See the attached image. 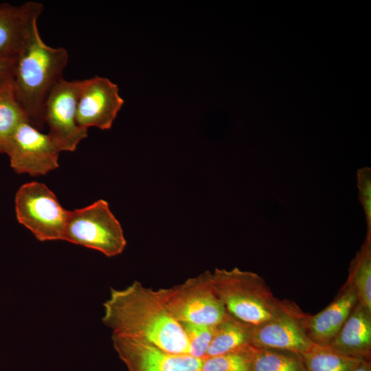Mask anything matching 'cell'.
Masks as SVG:
<instances>
[{
	"label": "cell",
	"instance_id": "6da1fadb",
	"mask_svg": "<svg viewBox=\"0 0 371 371\" xmlns=\"http://www.w3.org/2000/svg\"><path fill=\"white\" fill-rule=\"evenodd\" d=\"M103 306L102 322L112 335L141 339L170 353L188 355L183 328L164 308L156 290L134 281L124 289H111Z\"/></svg>",
	"mask_w": 371,
	"mask_h": 371
},
{
	"label": "cell",
	"instance_id": "7a4b0ae2",
	"mask_svg": "<svg viewBox=\"0 0 371 371\" xmlns=\"http://www.w3.org/2000/svg\"><path fill=\"white\" fill-rule=\"evenodd\" d=\"M68 60L65 48L51 47L43 41L37 24L15 57L12 76L15 92L30 123L39 130L45 125L47 98L63 78Z\"/></svg>",
	"mask_w": 371,
	"mask_h": 371
},
{
	"label": "cell",
	"instance_id": "3957f363",
	"mask_svg": "<svg viewBox=\"0 0 371 371\" xmlns=\"http://www.w3.org/2000/svg\"><path fill=\"white\" fill-rule=\"evenodd\" d=\"M210 283L227 313L237 320L257 325L278 314L287 301L279 300L258 274L238 268L207 271Z\"/></svg>",
	"mask_w": 371,
	"mask_h": 371
},
{
	"label": "cell",
	"instance_id": "277c9868",
	"mask_svg": "<svg viewBox=\"0 0 371 371\" xmlns=\"http://www.w3.org/2000/svg\"><path fill=\"white\" fill-rule=\"evenodd\" d=\"M63 240L98 251L107 257L120 255L126 245L121 224L103 199L68 212Z\"/></svg>",
	"mask_w": 371,
	"mask_h": 371
},
{
	"label": "cell",
	"instance_id": "5b68a950",
	"mask_svg": "<svg viewBox=\"0 0 371 371\" xmlns=\"http://www.w3.org/2000/svg\"><path fill=\"white\" fill-rule=\"evenodd\" d=\"M156 292L164 308L180 324L217 326L230 315L212 289L207 272Z\"/></svg>",
	"mask_w": 371,
	"mask_h": 371
},
{
	"label": "cell",
	"instance_id": "8992f818",
	"mask_svg": "<svg viewBox=\"0 0 371 371\" xmlns=\"http://www.w3.org/2000/svg\"><path fill=\"white\" fill-rule=\"evenodd\" d=\"M19 223L40 241L63 240L68 210L44 183L32 181L22 185L14 199Z\"/></svg>",
	"mask_w": 371,
	"mask_h": 371
},
{
	"label": "cell",
	"instance_id": "52a82bcc",
	"mask_svg": "<svg viewBox=\"0 0 371 371\" xmlns=\"http://www.w3.org/2000/svg\"><path fill=\"white\" fill-rule=\"evenodd\" d=\"M82 80L58 81L49 93L44 106L45 124L49 136L62 151L74 152L87 137V129L77 122V104Z\"/></svg>",
	"mask_w": 371,
	"mask_h": 371
},
{
	"label": "cell",
	"instance_id": "ba28073f",
	"mask_svg": "<svg viewBox=\"0 0 371 371\" xmlns=\"http://www.w3.org/2000/svg\"><path fill=\"white\" fill-rule=\"evenodd\" d=\"M306 314L294 303L284 307L271 319L250 325V345L259 349H275L302 355L315 344L308 337L304 319Z\"/></svg>",
	"mask_w": 371,
	"mask_h": 371
},
{
	"label": "cell",
	"instance_id": "9c48e42d",
	"mask_svg": "<svg viewBox=\"0 0 371 371\" xmlns=\"http://www.w3.org/2000/svg\"><path fill=\"white\" fill-rule=\"evenodd\" d=\"M60 153L48 134L43 133L28 122L16 129L4 151L16 173L34 177L58 168Z\"/></svg>",
	"mask_w": 371,
	"mask_h": 371
},
{
	"label": "cell",
	"instance_id": "30bf717a",
	"mask_svg": "<svg viewBox=\"0 0 371 371\" xmlns=\"http://www.w3.org/2000/svg\"><path fill=\"white\" fill-rule=\"evenodd\" d=\"M124 103L118 86L109 78L95 76L82 80L77 104V122L85 129L97 127L109 130Z\"/></svg>",
	"mask_w": 371,
	"mask_h": 371
},
{
	"label": "cell",
	"instance_id": "8fae6325",
	"mask_svg": "<svg viewBox=\"0 0 371 371\" xmlns=\"http://www.w3.org/2000/svg\"><path fill=\"white\" fill-rule=\"evenodd\" d=\"M113 346L128 371H199L203 359L166 352L143 340L112 335Z\"/></svg>",
	"mask_w": 371,
	"mask_h": 371
},
{
	"label": "cell",
	"instance_id": "7c38bea8",
	"mask_svg": "<svg viewBox=\"0 0 371 371\" xmlns=\"http://www.w3.org/2000/svg\"><path fill=\"white\" fill-rule=\"evenodd\" d=\"M43 10V5L28 1L21 5H0V56L15 58Z\"/></svg>",
	"mask_w": 371,
	"mask_h": 371
},
{
	"label": "cell",
	"instance_id": "4fadbf2b",
	"mask_svg": "<svg viewBox=\"0 0 371 371\" xmlns=\"http://www.w3.org/2000/svg\"><path fill=\"white\" fill-rule=\"evenodd\" d=\"M357 302L355 288L346 281L329 305L314 315L306 314L304 327L311 341L318 346H328Z\"/></svg>",
	"mask_w": 371,
	"mask_h": 371
},
{
	"label": "cell",
	"instance_id": "5bb4252c",
	"mask_svg": "<svg viewBox=\"0 0 371 371\" xmlns=\"http://www.w3.org/2000/svg\"><path fill=\"white\" fill-rule=\"evenodd\" d=\"M329 348L343 355L370 360L371 311L357 302Z\"/></svg>",
	"mask_w": 371,
	"mask_h": 371
},
{
	"label": "cell",
	"instance_id": "9a60e30c",
	"mask_svg": "<svg viewBox=\"0 0 371 371\" xmlns=\"http://www.w3.org/2000/svg\"><path fill=\"white\" fill-rule=\"evenodd\" d=\"M26 122H30L17 98L12 78L0 82V153L4 154L16 129Z\"/></svg>",
	"mask_w": 371,
	"mask_h": 371
},
{
	"label": "cell",
	"instance_id": "2e32d148",
	"mask_svg": "<svg viewBox=\"0 0 371 371\" xmlns=\"http://www.w3.org/2000/svg\"><path fill=\"white\" fill-rule=\"evenodd\" d=\"M249 328L250 325L229 315L216 326L206 357L231 352L250 345Z\"/></svg>",
	"mask_w": 371,
	"mask_h": 371
},
{
	"label": "cell",
	"instance_id": "e0dca14e",
	"mask_svg": "<svg viewBox=\"0 0 371 371\" xmlns=\"http://www.w3.org/2000/svg\"><path fill=\"white\" fill-rule=\"evenodd\" d=\"M347 282L355 288L358 302L371 311V235L351 262Z\"/></svg>",
	"mask_w": 371,
	"mask_h": 371
},
{
	"label": "cell",
	"instance_id": "ac0fdd59",
	"mask_svg": "<svg viewBox=\"0 0 371 371\" xmlns=\"http://www.w3.org/2000/svg\"><path fill=\"white\" fill-rule=\"evenodd\" d=\"M302 356L308 371H352L363 360L316 344Z\"/></svg>",
	"mask_w": 371,
	"mask_h": 371
},
{
	"label": "cell",
	"instance_id": "d6986e66",
	"mask_svg": "<svg viewBox=\"0 0 371 371\" xmlns=\"http://www.w3.org/2000/svg\"><path fill=\"white\" fill-rule=\"evenodd\" d=\"M249 371H308L302 355L282 350L256 348Z\"/></svg>",
	"mask_w": 371,
	"mask_h": 371
},
{
	"label": "cell",
	"instance_id": "ffe728a7",
	"mask_svg": "<svg viewBox=\"0 0 371 371\" xmlns=\"http://www.w3.org/2000/svg\"><path fill=\"white\" fill-rule=\"evenodd\" d=\"M256 348L247 345L237 350L203 359L200 371H249Z\"/></svg>",
	"mask_w": 371,
	"mask_h": 371
},
{
	"label": "cell",
	"instance_id": "44dd1931",
	"mask_svg": "<svg viewBox=\"0 0 371 371\" xmlns=\"http://www.w3.org/2000/svg\"><path fill=\"white\" fill-rule=\"evenodd\" d=\"M181 324L188 340V355L197 359H205L214 335L216 326L191 323Z\"/></svg>",
	"mask_w": 371,
	"mask_h": 371
},
{
	"label": "cell",
	"instance_id": "7402d4cb",
	"mask_svg": "<svg viewBox=\"0 0 371 371\" xmlns=\"http://www.w3.org/2000/svg\"><path fill=\"white\" fill-rule=\"evenodd\" d=\"M357 186L359 199L363 207L368 225V233L371 227V172L370 168L358 170Z\"/></svg>",
	"mask_w": 371,
	"mask_h": 371
},
{
	"label": "cell",
	"instance_id": "603a6c76",
	"mask_svg": "<svg viewBox=\"0 0 371 371\" xmlns=\"http://www.w3.org/2000/svg\"><path fill=\"white\" fill-rule=\"evenodd\" d=\"M15 58L0 56V82L12 77Z\"/></svg>",
	"mask_w": 371,
	"mask_h": 371
},
{
	"label": "cell",
	"instance_id": "cb8c5ba5",
	"mask_svg": "<svg viewBox=\"0 0 371 371\" xmlns=\"http://www.w3.org/2000/svg\"><path fill=\"white\" fill-rule=\"evenodd\" d=\"M352 371H371L370 360H362Z\"/></svg>",
	"mask_w": 371,
	"mask_h": 371
},
{
	"label": "cell",
	"instance_id": "d4e9b609",
	"mask_svg": "<svg viewBox=\"0 0 371 371\" xmlns=\"http://www.w3.org/2000/svg\"><path fill=\"white\" fill-rule=\"evenodd\" d=\"M200 371V370H199Z\"/></svg>",
	"mask_w": 371,
	"mask_h": 371
}]
</instances>
